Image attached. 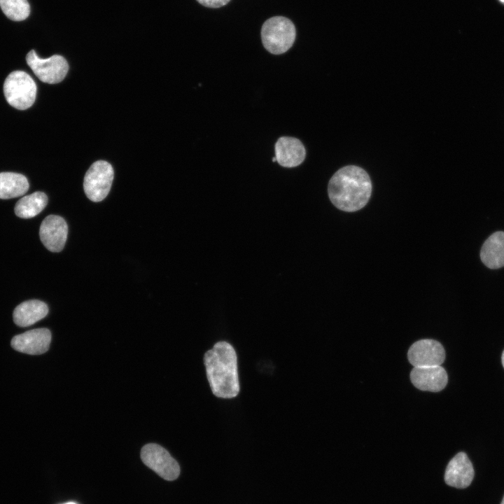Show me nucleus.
<instances>
[{
    "label": "nucleus",
    "instance_id": "1",
    "mask_svg": "<svg viewBox=\"0 0 504 504\" xmlns=\"http://www.w3.org/2000/svg\"><path fill=\"white\" fill-rule=\"evenodd\" d=\"M328 196L339 209L354 212L364 207L372 192L368 174L356 165H347L337 170L329 181Z\"/></svg>",
    "mask_w": 504,
    "mask_h": 504
},
{
    "label": "nucleus",
    "instance_id": "2",
    "mask_svg": "<svg viewBox=\"0 0 504 504\" xmlns=\"http://www.w3.org/2000/svg\"><path fill=\"white\" fill-rule=\"evenodd\" d=\"M206 377L214 396L221 398L236 397L240 389L237 357L228 342H216L204 356Z\"/></svg>",
    "mask_w": 504,
    "mask_h": 504
},
{
    "label": "nucleus",
    "instance_id": "3",
    "mask_svg": "<svg viewBox=\"0 0 504 504\" xmlns=\"http://www.w3.org/2000/svg\"><path fill=\"white\" fill-rule=\"evenodd\" d=\"M296 36L294 24L288 18L275 16L267 20L261 29V38L265 48L270 53L280 55L293 46Z\"/></svg>",
    "mask_w": 504,
    "mask_h": 504
},
{
    "label": "nucleus",
    "instance_id": "4",
    "mask_svg": "<svg viewBox=\"0 0 504 504\" xmlns=\"http://www.w3.org/2000/svg\"><path fill=\"white\" fill-rule=\"evenodd\" d=\"M4 92L6 101L11 106L19 110H25L34 103L36 85L26 72L15 71L6 78Z\"/></svg>",
    "mask_w": 504,
    "mask_h": 504
},
{
    "label": "nucleus",
    "instance_id": "5",
    "mask_svg": "<svg viewBox=\"0 0 504 504\" xmlns=\"http://www.w3.org/2000/svg\"><path fill=\"white\" fill-rule=\"evenodd\" d=\"M113 175V169L108 162H94L84 177L83 189L86 196L92 202L103 200L111 190Z\"/></svg>",
    "mask_w": 504,
    "mask_h": 504
},
{
    "label": "nucleus",
    "instance_id": "6",
    "mask_svg": "<svg viewBox=\"0 0 504 504\" xmlns=\"http://www.w3.org/2000/svg\"><path fill=\"white\" fill-rule=\"evenodd\" d=\"M26 60L38 78L42 82L49 84H55L62 81L69 70L67 61L64 57L59 55L42 59L36 55L34 50H31L27 53Z\"/></svg>",
    "mask_w": 504,
    "mask_h": 504
},
{
    "label": "nucleus",
    "instance_id": "7",
    "mask_svg": "<svg viewBox=\"0 0 504 504\" xmlns=\"http://www.w3.org/2000/svg\"><path fill=\"white\" fill-rule=\"evenodd\" d=\"M144 463L166 480L176 479L180 474V467L170 454L159 444L150 443L141 451Z\"/></svg>",
    "mask_w": 504,
    "mask_h": 504
},
{
    "label": "nucleus",
    "instance_id": "8",
    "mask_svg": "<svg viewBox=\"0 0 504 504\" xmlns=\"http://www.w3.org/2000/svg\"><path fill=\"white\" fill-rule=\"evenodd\" d=\"M407 356L414 367L441 365L445 358V351L439 342L421 340L410 347Z\"/></svg>",
    "mask_w": 504,
    "mask_h": 504
},
{
    "label": "nucleus",
    "instance_id": "9",
    "mask_svg": "<svg viewBox=\"0 0 504 504\" xmlns=\"http://www.w3.org/2000/svg\"><path fill=\"white\" fill-rule=\"evenodd\" d=\"M67 234L65 220L57 215L48 216L40 226V239L45 247L52 252H59L63 249Z\"/></svg>",
    "mask_w": 504,
    "mask_h": 504
},
{
    "label": "nucleus",
    "instance_id": "10",
    "mask_svg": "<svg viewBox=\"0 0 504 504\" xmlns=\"http://www.w3.org/2000/svg\"><path fill=\"white\" fill-rule=\"evenodd\" d=\"M51 333L48 329L37 328L14 336L10 344L18 351L39 355L49 349Z\"/></svg>",
    "mask_w": 504,
    "mask_h": 504
},
{
    "label": "nucleus",
    "instance_id": "11",
    "mask_svg": "<svg viewBox=\"0 0 504 504\" xmlns=\"http://www.w3.org/2000/svg\"><path fill=\"white\" fill-rule=\"evenodd\" d=\"M410 379L418 389L431 392L442 391L448 381L447 372L441 365L414 367Z\"/></svg>",
    "mask_w": 504,
    "mask_h": 504
},
{
    "label": "nucleus",
    "instance_id": "12",
    "mask_svg": "<svg viewBox=\"0 0 504 504\" xmlns=\"http://www.w3.org/2000/svg\"><path fill=\"white\" fill-rule=\"evenodd\" d=\"M474 474L473 466L466 454L459 452L449 462L444 481L449 486L464 489L471 484Z\"/></svg>",
    "mask_w": 504,
    "mask_h": 504
},
{
    "label": "nucleus",
    "instance_id": "13",
    "mask_svg": "<svg viewBox=\"0 0 504 504\" xmlns=\"http://www.w3.org/2000/svg\"><path fill=\"white\" fill-rule=\"evenodd\" d=\"M274 148L276 162L284 167L291 168L300 165L306 156L304 145L295 137H280Z\"/></svg>",
    "mask_w": 504,
    "mask_h": 504
},
{
    "label": "nucleus",
    "instance_id": "14",
    "mask_svg": "<svg viewBox=\"0 0 504 504\" xmlns=\"http://www.w3.org/2000/svg\"><path fill=\"white\" fill-rule=\"evenodd\" d=\"M48 312L47 304L38 300H31L18 305L13 312L14 323L21 327L31 326L44 318Z\"/></svg>",
    "mask_w": 504,
    "mask_h": 504
},
{
    "label": "nucleus",
    "instance_id": "15",
    "mask_svg": "<svg viewBox=\"0 0 504 504\" xmlns=\"http://www.w3.org/2000/svg\"><path fill=\"white\" fill-rule=\"evenodd\" d=\"M480 258L489 268L498 269L504 266V232H496L485 241Z\"/></svg>",
    "mask_w": 504,
    "mask_h": 504
},
{
    "label": "nucleus",
    "instance_id": "16",
    "mask_svg": "<svg viewBox=\"0 0 504 504\" xmlns=\"http://www.w3.org/2000/svg\"><path fill=\"white\" fill-rule=\"evenodd\" d=\"M28 189L29 183L24 175L13 172L0 173V199L22 196Z\"/></svg>",
    "mask_w": 504,
    "mask_h": 504
},
{
    "label": "nucleus",
    "instance_id": "17",
    "mask_svg": "<svg viewBox=\"0 0 504 504\" xmlns=\"http://www.w3.org/2000/svg\"><path fill=\"white\" fill-rule=\"evenodd\" d=\"M47 203V195L37 191L18 200L15 206V213L20 218H30L42 211Z\"/></svg>",
    "mask_w": 504,
    "mask_h": 504
},
{
    "label": "nucleus",
    "instance_id": "18",
    "mask_svg": "<svg viewBox=\"0 0 504 504\" xmlns=\"http://www.w3.org/2000/svg\"><path fill=\"white\" fill-rule=\"evenodd\" d=\"M0 8L6 17L13 21L24 20L30 13L27 0H0Z\"/></svg>",
    "mask_w": 504,
    "mask_h": 504
},
{
    "label": "nucleus",
    "instance_id": "19",
    "mask_svg": "<svg viewBox=\"0 0 504 504\" xmlns=\"http://www.w3.org/2000/svg\"><path fill=\"white\" fill-rule=\"evenodd\" d=\"M200 4L209 8H219L226 5L230 0H197Z\"/></svg>",
    "mask_w": 504,
    "mask_h": 504
},
{
    "label": "nucleus",
    "instance_id": "20",
    "mask_svg": "<svg viewBox=\"0 0 504 504\" xmlns=\"http://www.w3.org/2000/svg\"><path fill=\"white\" fill-rule=\"evenodd\" d=\"M501 361H502V365H503V368H504V351H503V354H502V356H501Z\"/></svg>",
    "mask_w": 504,
    "mask_h": 504
},
{
    "label": "nucleus",
    "instance_id": "21",
    "mask_svg": "<svg viewBox=\"0 0 504 504\" xmlns=\"http://www.w3.org/2000/svg\"><path fill=\"white\" fill-rule=\"evenodd\" d=\"M272 162H276V159L275 157H274V158H272Z\"/></svg>",
    "mask_w": 504,
    "mask_h": 504
},
{
    "label": "nucleus",
    "instance_id": "22",
    "mask_svg": "<svg viewBox=\"0 0 504 504\" xmlns=\"http://www.w3.org/2000/svg\"><path fill=\"white\" fill-rule=\"evenodd\" d=\"M64 504H76V503H73V502H69V503H64Z\"/></svg>",
    "mask_w": 504,
    "mask_h": 504
},
{
    "label": "nucleus",
    "instance_id": "23",
    "mask_svg": "<svg viewBox=\"0 0 504 504\" xmlns=\"http://www.w3.org/2000/svg\"><path fill=\"white\" fill-rule=\"evenodd\" d=\"M500 504H504V496Z\"/></svg>",
    "mask_w": 504,
    "mask_h": 504
},
{
    "label": "nucleus",
    "instance_id": "24",
    "mask_svg": "<svg viewBox=\"0 0 504 504\" xmlns=\"http://www.w3.org/2000/svg\"><path fill=\"white\" fill-rule=\"evenodd\" d=\"M501 2L504 3V0H500Z\"/></svg>",
    "mask_w": 504,
    "mask_h": 504
}]
</instances>
